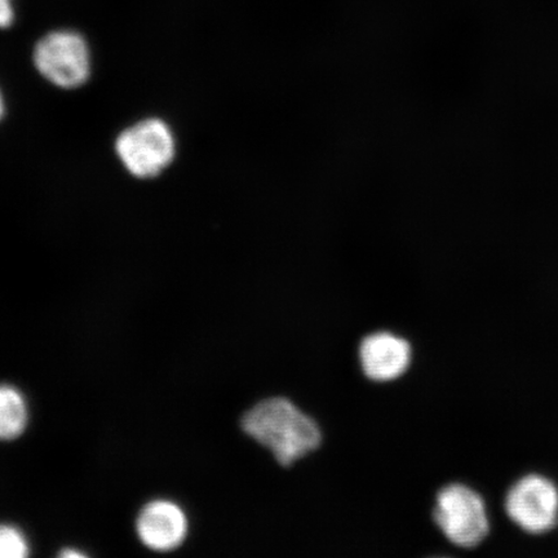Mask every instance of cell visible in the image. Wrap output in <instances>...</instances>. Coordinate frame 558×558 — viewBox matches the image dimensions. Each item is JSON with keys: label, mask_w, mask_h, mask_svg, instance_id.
Listing matches in <instances>:
<instances>
[{"label": "cell", "mask_w": 558, "mask_h": 558, "mask_svg": "<svg viewBox=\"0 0 558 558\" xmlns=\"http://www.w3.org/2000/svg\"><path fill=\"white\" fill-rule=\"evenodd\" d=\"M359 359L362 373L368 380L390 383L408 372L413 361V348L399 335L376 331L361 340Z\"/></svg>", "instance_id": "cell-6"}, {"label": "cell", "mask_w": 558, "mask_h": 558, "mask_svg": "<svg viewBox=\"0 0 558 558\" xmlns=\"http://www.w3.org/2000/svg\"><path fill=\"white\" fill-rule=\"evenodd\" d=\"M27 409L23 395L10 386H0V439H13L23 434Z\"/></svg>", "instance_id": "cell-8"}, {"label": "cell", "mask_w": 558, "mask_h": 558, "mask_svg": "<svg viewBox=\"0 0 558 558\" xmlns=\"http://www.w3.org/2000/svg\"><path fill=\"white\" fill-rule=\"evenodd\" d=\"M29 555V544L19 529L0 525V558H24Z\"/></svg>", "instance_id": "cell-9"}, {"label": "cell", "mask_w": 558, "mask_h": 558, "mask_svg": "<svg viewBox=\"0 0 558 558\" xmlns=\"http://www.w3.org/2000/svg\"><path fill=\"white\" fill-rule=\"evenodd\" d=\"M434 521L459 548H476L490 530L483 497L463 484H450L437 493Z\"/></svg>", "instance_id": "cell-2"}, {"label": "cell", "mask_w": 558, "mask_h": 558, "mask_svg": "<svg viewBox=\"0 0 558 558\" xmlns=\"http://www.w3.org/2000/svg\"><path fill=\"white\" fill-rule=\"evenodd\" d=\"M61 557H85V554L76 553V550L66 549L64 553H61Z\"/></svg>", "instance_id": "cell-11"}, {"label": "cell", "mask_w": 558, "mask_h": 558, "mask_svg": "<svg viewBox=\"0 0 558 558\" xmlns=\"http://www.w3.org/2000/svg\"><path fill=\"white\" fill-rule=\"evenodd\" d=\"M35 66L56 86L74 88L89 75V50L82 35L70 31L53 32L34 51Z\"/></svg>", "instance_id": "cell-3"}, {"label": "cell", "mask_w": 558, "mask_h": 558, "mask_svg": "<svg viewBox=\"0 0 558 558\" xmlns=\"http://www.w3.org/2000/svg\"><path fill=\"white\" fill-rule=\"evenodd\" d=\"M3 113H4V102L2 99V94H0V118H2Z\"/></svg>", "instance_id": "cell-12"}, {"label": "cell", "mask_w": 558, "mask_h": 558, "mask_svg": "<svg viewBox=\"0 0 558 558\" xmlns=\"http://www.w3.org/2000/svg\"><path fill=\"white\" fill-rule=\"evenodd\" d=\"M15 19V11H13L12 0H0V29L9 27Z\"/></svg>", "instance_id": "cell-10"}, {"label": "cell", "mask_w": 558, "mask_h": 558, "mask_svg": "<svg viewBox=\"0 0 558 558\" xmlns=\"http://www.w3.org/2000/svg\"><path fill=\"white\" fill-rule=\"evenodd\" d=\"M241 428L283 469L311 456L323 444L319 424L298 404L279 396L255 403L242 416Z\"/></svg>", "instance_id": "cell-1"}, {"label": "cell", "mask_w": 558, "mask_h": 558, "mask_svg": "<svg viewBox=\"0 0 558 558\" xmlns=\"http://www.w3.org/2000/svg\"><path fill=\"white\" fill-rule=\"evenodd\" d=\"M187 521L181 508L167 500L146 506L137 520V533L145 546L155 550H171L184 542Z\"/></svg>", "instance_id": "cell-7"}, {"label": "cell", "mask_w": 558, "mask_h": 558, "mask_svg": "<svg viewBox=\"0 0 558 558\" xmlns=\"http://www.w3.org/2000/svg\"><path fill=\"white\" fill-rule=\"evenodd\" d=\"M505 507L508 518L523 532L547 533L558 520L557 487L547 477L529 474L509 488Z\"/></svg>", "instance_id": "cell-5"}, {"label": "cell", "mask_w": 558, "mask_h": 558, "mask_svg": "<svg viewBox=\"0 0 558 558\" xmlns=\"http://www.w3.org/2000/svg\"><path fill=\"white\" fill-rule=\"evenodd\" d=\"M117 153L135 177H156L173 159L172 132L159 120L140 122L118 137Z\"/></svg>", "instance_id": "cell-4"}]
</instances>
